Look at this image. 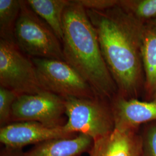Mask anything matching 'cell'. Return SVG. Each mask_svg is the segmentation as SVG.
Here are the masks:
<instances>
[{"label":"cell","instance_id":"1","mask_svg":"<svg viewBox=\"0 0 156 156\" xmlns=\"http://www.w3.org/2000/svg\"><path fill=\"white\" fill-rule=\"evenodd\" d=\"M101 51L117 88V95L136 96L141 83L145 26L119 5L105 11L86 9Z\"/></svg>","mask_w":156,"mask_h":156},{"label":"cell","instance_id":"2","mask_svg":"<svg viewBox=\"0 0 156 156\" xmlns=\"http://www.w3.org/2000/svg\"><path fill=\"white\" fill-rule=\"evenodd\" d=\"M62 48L64 61L89 84L97 98L112 100L116 83L101 51L97 33L83 6L71 1L62 19Z\"/></svg>","mask_w":156,"mask_h":156},{"label":"cell","instance_id":"3","mask_svg":"<svg viewBox=\"0 0 156 156\" xmlns=\"http://www.w3.org/2000/svg\"><path fill=\"white\" fill-rule=\"evenodd\" d=\"M14 41L21 51L31 58L64 61L62 42L26 1H22L14 30Z\"/></svg>","mask_w":156,"mask_h":156},{"label":"cell","instance_id":"4","mask_svg":"<svg viewBox=\"0 0 156 156\" xmlns=\"http://www.w3.org/2000/svg\"><path fill=\"white\" fill-rule=\"evenodd\" d=\"M64 129L71 134H83L98 140L115 129L111 104L99 98H67Z\"/></svg>","mask_w":156,"mask_h":156},{"label":"cell","instance_id":"5","mask_svg":"<svg viewBox=\"0 0 156 156\" xmlns=\"http://www.w3.org/2000/svg\"><path fill=\"white\" fill-rule=\"evenodd\" d=\"M0 86L18 95L46 91L31 58L22 52L12 40H0Z\"/></svg>","mask_w":156,"mask_h":156},{"label":"cell","instance_id":"6","mask_svg":"<svg viewBox=\"0 0 156 156\" xmlns=\"http://www.w3.org/2000/svg\"><path fill=\"white\" fill-rule=\"evenodd\" d=\"M39 81L46 91L67 98H97L89 84L63 60L31 58Z\"/></svg>","mask_w":156,"mask_h":156},{"label":"cell","instance_id":"7","mask_svg":"<svg viewBox=\"0 0 156 156\" xmlns=\"http://www.w3.org/2000/svg\"><path fill=\"white\" fill-rule=\"evenodd\" d=\"M66 100L62 97L44 91L33 94L19 95L11 112V123L36 122L50 128L65 124Z\"/></svg>","mask_w":156,"mask_h":156},{"label":"cell","instance_id":"8","mask_svg":"<svg viewBox=\"0 0 156 156\" xmlns=\"http://www.w3.org/2000/svg\"><path fill=\"white\" fill-rule=\"evenodd\" d=\"M78 134L67 132L62 126L50 128L36 122L9 123L0 128V141L9 149H22L26 146L37 145L48 140L71 138Z\"/></svg>","mask_w":156,"mask_h":156},{"label":"cell","instance_id":"9","mask_svg":"<svg viewBox=\"0 0 156 156\" xmlns=\"http://www.w3.org/2000/svg\"><path fill=\"white\" fill-rule=\"evenodd\" d=\"M111 101L115 129L138 131L141 124L156 122V100L142 101L117 95Z\"/></svg>","mask_w":156,"mask_h":156},{"label":"cell","instance_id":"10","mask_svg":"<svg viewBox=\"0 0 156 156\" xmlns=\"http://www.w3.org/2000/svg\"><path fill=\"white\" fill-rule=\"evenodd\" d=\"M89 153V156H144L140 133L114 129L94 140Z\"/></svg>","mask_w":156,"mask_h":156},{"label":"cell","instance_id":"11","mask_svg":"<svg viewBox=\"0 0 156 156\" xmlns=\"http://www.w3.org/2000/svg\"><path fill=\"white\" fill-rule=\"evenodd\" d=\"M94 140L79 134L71 138L48 140L35 145L25 156H79L89 151Z\"/></svg>","mask_w":156,"mask_h":156},{"label":"cell","instance_id":"12","mask_svg":"<svg viewBox=\"0 0 156 156\" xmlns=\"http://www.w3.org/2000/svg\"><path fill=\"white\" fill-rule=\"evenodd\" d=\"M142 60L147 94L151 101L156 100V27L151 23L144 30Z\"/></svg>","mask_w":156,"mask_h":156},{"label":"cell","instance_id":"13","mask_svg":"<svg viewBox=\"0 0 156 156\" xmlns=\"http://www.w3.org/2000/svg\"><path fill=\"white\" fill-rule=\"evenodd\" d=\"M28 6L47 23L62 42L64 12L71 1L68 0H28Z\"/></svg>","mask_w":156,"mask_h":156},{"label":"cell","instance_id":"14","mask_svg":"<svg viewBox=\"0 0 156 156\" xmlns=\"http://www.w3.org/2000/svg\"><path fill=\"white\" fill-rule=\"evenodd\" d=\"M22 1L0 0L1 38L14 41V30L19 16Z\"/></svg>","mask_w":156,"mask_h":156},{"label":"cell","instance_id":"15","mask_svg":"<svg viewBox=\"0 0 156 156\" xmlns=\"http://www.w3.org/2000/svg\"><path fill=\"white\" fill-rule=\"evenodd\" d=\"M118 5L142 23L156 18V0H123Z\"/></svg>","mask_w":156,"mask_h":156},{"label":"cell","instance_id":"16","mask_svg":"<svg viewBox=\"0 0 156 156\" xmlns=\"http://www.w3.org/2000/svg\"><path fill=\"white\" fill-rule=\"evenodd\" d=\"M18 95L15 92L0 86L1 127L11 123L12 106Z\"/></svg>","mask_w":156,"mask_h":156},{"label":"cell","instance_id":"17","mask_svg":"<svg viewBox=\"0 0 156 156\" xmlns=\"http://www.w3.org/2000/svg\"><path fill=\"white\" fill-rule=\"evenodd\" d=\"M140 135L144 156H156V122L148 123Z\"/></svg>","mask_w":156,"mask_h":156},{"label":"cell","instance_id":"18","mask_svg":"<svg viewBox=\"0 0 156 156\" xmlns=\"http://www.w3.org/2000/svg\"><path fill=\"white\" fill-rule=\"evenodd\" d=\"M86 9L105 11L117 5L119 1L116 0H76Z\"/></svg>","mask_w":156,"mask_h":156},{"label":"cell","instance_id":"19","mask_svg":"<svg viewBox=\"0 0 156 156\" xmlns=\"http://www.w3.org/2000/svg\"><path fill=\"white\" fill-rule=\"evenodd\" d=\"M1 156H25L22 149H9L5 148L1 152Z\"/></svg>","mask_w":156,"mask_h":156},{"label":"cell","instance_id":"20","mask_svg":"<svg viewBox=\"0 0 156 156\" xmlns=\"http://www.w3.org/2000/svg\"><path fill=\"white\" fill-rule=\"evenodd\" d=\"M151 24H153V26H156V18L155 19H154L153 20H152V21H151V22L150 23Z\"/></svg>","mask_w":156,"mask_h":156}]
</instances>
